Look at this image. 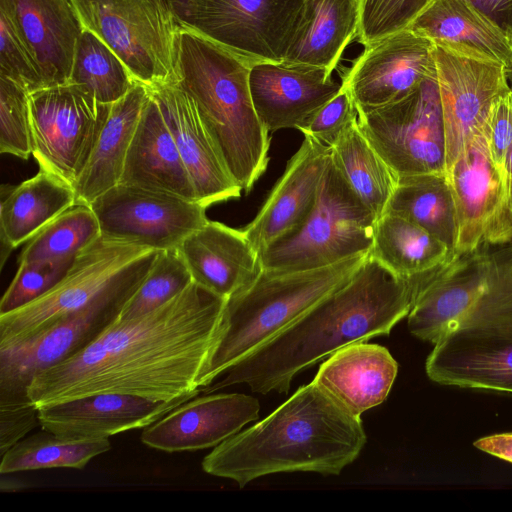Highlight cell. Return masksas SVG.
I'll use <instances>...</instances> for the list:
<instances>
[{"label": "cell", "mask_w": 512, "mask_h": 512, "mask_svg": "<svg viewBox=\"0 0 512 512\" xmlns=\"http://www.w3.org/2000/svg\"><path fill=\"white\" fill-rule=\"evenodd\" d=\"M226 301L193 281L147 314L116 319L77 354L39 373L28 395L39 409L103 393L155 401L199 394Z\"/></svg>", "instance_id": "obj_1"}, {"label": "cell", "mask_w": 512, "mask_h": 512, "mask_svg": "<svg viewBox=\"0 0 512 512\" xmlns=\"http://www.w3.org/2000/svg\"><path fill=\"white\" fill-rule=\"evenodd\" d=\"M414 278H399L370 254L354 276L201 392L246 384L287 394L297 373L349 344L388 335L411 309Z\"/></svg>", "instance_id": "obj_2"}, {"label": "cell", "mask_w": 512, "mask_h": 512, "mask_svg": "<svg viewBox=\"0 0 512 512\" xmlns=\"http://www.w3.org/2000/svg\"><path fill=\"white\" fill-rule=\"evenodd\" d=\"M366 440L360 417L312 381L266 418L214 447L201 466L240 488L281 472L339 475Z\"/></svg>", "instance_id": "obj_3"}, {"label": "cell", "mask_w": 512, "mask_h": 512, "mask_svg": "<svg viewBox=\"0 0 512 512\" xmlns=\"http://www.w3.org/2000/svg\"><path fill=\"white\" fill-rule=\"evenodd\" d=\"M247 62L201 33L182 26L178 84L193 99L227 170L248 193L269 162L270 136L250 93Z\"/></svg>", "instance_id": "obj_4"}, {"label": "cell", "mask_w": 512, "mask_h": 512, "mask_svg": "<svg viewBox=\"0 0 512 512\" xmlns=\"http://www.w3.org/2000/svg\"><path fill=\"white\" fill-rule=\"evenodd\" d=\"M482 249V289L434 344L426 373L441 385L512 393V242Z\"/></svg>", "instance_id": "obj_5"}, {"label": "cell", "mask_w": 512, "mask_h": 512, "mask_svg": "<svg viewBox=\"0 0 512 512\" xmlns=\"http://www.w3.org/2000/svg\"><path fill=\"white\" fill-rule=\"evenodd\" d=\"M368 256L362 253L314 269L262 268L247 287L226 301L222 334L201 391L347 283Z\"/></svg>", "instance_id": "obj_6"}, {"label": "cell", "mask_w": 512, "mask_h": 512, "mask_svg": "<svg viewBox=\"0 0 512 512\" xmlns=\"http://www.w3.org/2000/svg\"><path fill=\"white\" fill-rule=\"evenodd\" d=\"M376 222L330 158L312 211L295 231L259 253L261 267L314 269L369 253Z\"/></svg>", "instance_id": "obj_7"}, {"label": "cell", "mask_w": 512, "mask_h": 512, "mask_svg": "<svg viewBox=\"0 0 512 512\" xmlns=\"http://www.w3.org/2000/svg\"><path fill=\"white\" fill-rule=\"evenodd\" d=\"M159 251L150 249L131 261L122 274L89 305L34 335L0 347V394H28L44 370L74 356L114 322L141 284Z\"/></svg>", "instance_id": "obj_8"}, {"label": "cell", "mask_w": 512, "mask_h": 512, "mask_svg": "<svg viewBox=\"0 0 512 512\" xmlns=\"http://www.w3.org/2000/svg\"><path fill=\"white\" fill-rule=\"evenodd\" d=\"M83 28L111 48L136 82H178L181 23L162 0H72Z\"/></svg>", "instance_id": "obj_9"}, {"label": "cell", "mask_w": 512, "mask_h": 512, "mask_svg": "<svg viewBox=\"0 0 512 512\" xmlns=\"http://www.w3.org/2000/svg\"><path fill=\"white\" fill-rule=\"evenodd\" d=\"M357 125L398 176L445 174V131L436 71L395 102L357 110Z\"/></svg>", "instance_id": "obj_10"}, {"label": "cell", "mask_w": 512, "mask_h": 512, "mask_svg": "<svg viewBox=\"0 0 512 512\" xmlns=\"http://www.w3.org/2000/svg\"><path fill=\"white\" fill-rule=\"evenodd\" d=\"M111 104L66 83L29 94L32 157L72 187L85 169Z\"/></svg>", "instance_id": "obj_11"}, {"label": "cell", "mask_w": 512, "mask_h": 512, "mask_svg": "<svg viewBox=\"0 0 512 512\" xmlns=\"http://www.w3.org/2000/svg\"><path fill=\"white\" fill-rule=\"evenodd\" d=\"M445 131V174L489 118L495 101L510 91L507 67L476 50L433 42Z\"/></svg>", "instance_id": "obj_12"}, {"label": "cell", "mask_w": 512, "mask_h": 512, "mask_svg": "<svg viewBox=\"0 0 512 512\" xmlns=\"http://www.w3.org/2000/svg\"><path fill=\"white\" fill-rule=\"evenodd\" d=\"M305 0H194L182 26L249 65L283 62Z\"/></svg>", "instance_id": "obj_13"}, {"label": "cell", "mask_w": 512, "mask_h": 512, "mask_svg": "<svg viewBox=\"0 0 512 512\" xmlns=\"http://www.w3.org/2000/svg\"><path fill=\"white\" fill-rule=\"evenodd\" d=\"M89 206L102 239L156 251L177 248L208 221L207 208L196 201L120 183Z\"/></svg>", "instance_id": "obj_14"}, {"label": "cell", "mask_w": 512, "mask_h": 512, "mask_svg": "<svg viewBox=\"0 0 512 512\" xmlns=\"http://www.w3.org/2000/svg\"><path fill=\"white\" fill-rule=\"evenodd\" d=\"M149 248L101 237L79 253L66 276L36 300L0 314V347L26 339L89 305Z\"/></svg>", "instance_id": "obj_15"}, {"label": "cell", "mask_w": 512, "mask_h": 512, "mask_svg": "<svg viewBox=\"0 0 512 512\" xmlns=\"http://www.w3.org/2000/svg\"><path fill=\"white\" fill-rule=\"evenodd\" d=\"M436 71L433 42L405 29L364 46L343 76L357 110L395 102Z\"/></svg>", "instance_id": "obj_16"}, {"label": "cell", "mask_w": 512, "mask_h": 512, "mask_svg": "<svg viewBox=\"0 0 512 512\" xmlns=\"http://www.w3.org/2000/svg\"><path fill=\"white\" fill-rule=\"evenodd\" d=\"M257 398L241 393H212L177 406L145 427L140 439L165 452L214 448L259 418Z\"/></svg>", "instance_id": "obj_17"}, {"label": "cell", "mask_w": 512, "mask_h": 512, "mask_svg": "<svg viewBox=\"0 0 512 512\" xmlns=\"http://www.w3.org/2000/svg\"><path fill=\"white\" fill-rule=\"evenodd\" d=\"M249 86L255 111L269 133L285 128L301 132L342 82L324 68L259 62L250 66Z\"/></svg>", "instance_id": "obj_18"}, {"label": "cell", "mask_w": 512, "mask_h": 512, "mask_svg": "<svg viewBox=\"0 0 512 512\" xmlns=\"http://www.w3.org/2000/svg\"><path fill=\"white\" fill-rule=\"evenodd\" d=\"M409 331L435 344L467 313L484 280L482 245L463 254L450 252L438 266L413 276Z\"/></svg>", "instance_id": "obj_19"}, {"label": "cell", "mask_w": 512, "mask_h": 512, "mask_svg": "<svg viewBox=\"0 0 512 512\" xmlns=\"http://www.w3.org/2000/svg\"><path fill=\"white\" fill-rule=\"evenodd\" d=\"M331 158V147L304 135L254 219L243 229L260 253L295 231L312 211Z\"/></svg>", "instance_id": "obj_20"}, {"label": "cell", "mask_w": 512, "mask_h": 512, "mask_svg": "<svg viewBox=\"0 0 512 512\" xmlns=\"http://www.w3.org/2000/svg\"><path fill=\"white\" fill-rule=\"evenodd\" d=\"M192 180L197 202L209 206L239 198L242 189L221 159L193 99L178 83L148 88Z\"/></svg>", "instance_id": "obj_21"}, {"label": "cell", "mask_w": 512, "mask_h": 512, "mask_svg": "<svg viewBox=\"0 0 512 512\" xmlns=\"http://www.w3.org/2000/svg\"><path fill=\"white\" fill-rule=\"evenodd\" d=\"M155 401L118 393L95 394L39 408L42 429L66 438H108L145 428L197 396Z\"/></svg>", "instance_id": "obj_22"}, {"label": "cell", "mask_w": 512, "mask_h": 512, "mask_svg": "<svg viewBox=\"0 0 512 512\" xmlns=\"http://www.w3.org/2000/svg\"><path fill=\"white\" fill-rule=\"evenodd\" d=\"M489 133L488 118L445 174L455 206L456 240L451 252L456 254L472 252L484 243L498 206L501 178L491 158Z\"/></svg>", "instance_id": "obj_23"}, {"label": "cell", "mask_w": 512, "mask_h": 512, "mask_svg": "<svg viewBox=\"0 0 512 512\" xmlns=\"http://www.w3.org/2000/svg\"><path fill=\"white\" fill-rule=\"evenodd\" d=\"M195 283L228 299L261 271L258 251L243 230L208 220L177 247Z\"/></svg>", "instance_id": "obj_24"}, {"label": "cell", "mask_w": 512, "mask_h": 512, "mask_svg": "<svg viewBox=\"0 0 512 512\" xmlns=\"http://www.w3.org/2000/svg\"><path fill=\"white\" fill-rule=\"evenodd\" d=\"M397 372L398 364L388 349L360 341L331 354L313 381L360 417L385 401Z\"/></svg>", "instance_id": "obj_25"}, {"label": "cell", "mask_w": 512, "mask_h": 512, "mask_svg": "<svg viewBox=\"0 0 512 512\" xmlns=\"http://www.w3.org/2000/svg\"><path fill=\"white\" fill-rule=\"evenodd\" d=\"M119 183L197 202L192 180L150 92L133 135Z\"/></svg>", "instance_id": "obj_26"}, {"label": "cell", "mask_w": 512, "mask_h": 512, "mask_svg": "<svg viewBox=\"0 0 512 512\" xmlns=\"http://www.w3.org/2000/svg\"><path fill=\"white\" fill-rule=\"evenodd\" d=\"M46 87L69 82L83 30L72 0H9Z\"/></svg>", "instance_id": "obj_27"}, {"label": "cell", "mask_w": 512, "mask_h": 512, "mask_svg": "<svg viewBox=\"0 0 512 512\" xmlns=\"http://www.w3.org/2000/svg\"><path fill=\"white\" fill-rule=\"evenodd\" d=\"M0 267L11 251L75 204V191L59 177L40 170L17 186L2 185L0 193Z\"/></svg>", "instance_id": "obj_28"}, {"label": "cell", "mask_w": 512, "mask_h": 512, "mask_svg": "<svg viewBox=\"0 0 512 512\" xmlns=\"http://www.w3.org/2000/svg\"><path fill=\"white\" fill-rule=\"evenodd\" d=\"M149 97V89L136 83L111 104L106 122L89 161L73 186L75 203L90 205L120 182L126 156Z\"/></svg>", "instance_id": "obj_29"}, {"label": "cell", "mask_w": 512, "mask_h": 512, "mask_svg": "<svg viewBox=\"0 0 512 512\" xmlns=\"http://www.w3.org/2000/svg\"><path fill=\"white\" fill-rule=\"evenodd\" d=\"M358 24V0H305L283 62L333 73Z\"/></svg>", "instance_id": "obj_30"}, {"label": "cell", "mask_w": 512, "mask_h": 512, "mask_svg": "<svg viewBox=\"0 0 512 512\" xmlns=\"http://www.w3.org/2000/svg\"><path fill=\"white\" fill-rule=\"evenodd\" d=\"M407 29L512 66V39L469 0H434Z\"/></svg>", "instance_id": "obj_31"}, {"label": "cell", "mask_w": 512, "mask_h": 512, "mask_svg": "<svg viewBox=\"0 0 512 512\" xmlns=\"http://www.w3.org/2000/svg\"><path fill=\"white\" fill-rule=\"evenodd\" d=\"M450 248L421 226L393 213L376 222L370 256L399 278H411L446 260Z\"/></svg>", "instance_id": "obj_32"}, {"label": "cell", "mask_w": 512, "mask_h": 512, "mask_svg": "<svg viewBox=\"0 0 512 512\" xmlns=\"http://www.w3.org/2000/svg\"><path fill=\"white\" fill-rule=\"evenodd\" d=\"M331 160L352 191L378 220L387 210L398 175L361 133L357 120L331 147Z\"/></svg>", "instance_id": "obj_33"}, {"label": "cell", "mask_w": 512, "mask_h": 512, "mask_svg": "<svg viewBox=\"0 0 512 512\" xmlns=\"http://www.w3.org/2000/svg\"><path fill=\"white\" fill-rule=\"evenodd\" d=\"M386 212L421 226L453 250L456 240L455 206L445 174L399 175Z\"/></svg>", "instance_id": "obj_34"}, {"label": "cell", "mask_w": 512, "mask_h": 512, "mask_svg": "<svg viewBox=\"0 0 512 512\" xmlns=\"http://www.w3.org/2000/svg\"><path fill=\"white\" fill-rule=\"evenodd\" d=\"M110 449L108 438H66L42 429L24 437L1 456L0 473L49 468L83 469L93 458Z\"/></svg>", "instance_id": "obj_35"}, {"label": "cell", "mask_w": 512, "mask_h": 512, "mask_svg": "<svg viewBox=\"0 0 512 512\" xmlns=\"http://www.w3.org/2000/svg\"><path fill=\"white\" fill-rule=\"evenodd\" d=\"M68 83L85 88L97 101L110 105L124 97L138 82L111 48L83 28Z\"/></svg>", "instance_id": "obj_36"}, {"label": "cell", "mask_w": 512, "mask_h": 512, "mask_svg": "<svg viewBox=\"0 0 512 512\" xmlns=\"http://www.w3.org/2000/svg\"><path fill=\"white\" fill-rule=\"evenodd\" d=\"M100 237L99 222L92 208L75 203L29 240L19 263L73 259Z\"/></svg>", "instance_id": "obj_37"}, {"label": "cell", "mask_w": 512, "mask_h": 512, "mask_svg": "<svg viewBox=\"0 0 512 512\" xmlns=\"http://www.w3.org/2000/svg\"><path fill=\"white\" fill-rule=\"evenodd\" d=\"M193 282L178 248L159 251L145 278L122 307L118 320L147 314L180 294Z\"/></svg>", "instance_id": "obj_38"}, {"label": "cell", "mask_w": 512, "mask_h": 512, "mask_svg": "<svg viewBox=\"0 0 512 512\" xmlns=\"http://www.w3.org/2000/svg\"><path fill=\"white\" fill-rule=\"evenodd\" d=\"M0 76L29 94L45 88L40 69L16 22L9 0H0Z\"/></svg>", "instance_id": "obj_39"}, {"label": "cell", "mask_w": 512, "mask_h": 512, "mask_svg": "<svg viewBox=\"0 0 512 512\" xmlns=\"http://www.w3.org/2000/svg\"><path fill=\"white\" fill-rule=\"evenodd\" d=\"M433 1L358 0V42L367 46L409 28Z\"/></svg>", "instance_id": "obj_40"}, {"label": "cell", "mask_w": 512, "mask_h": 512, "mask_svg": "<svg viewBox=\"0 0 512 512\" xmlns=\"http://www.w3.org/2000/svg\"><path fill=\"white\" fill-rule=\"evenodd\" d=\"M0 152L22 160L32 156L29 93L0 76Z\"/></svg>", "instance_id": "obj_41"}, {"label": "cell", "mask_w": 512, "mask_h": 512, "mask_svg": "<svg viewBox=\"0 0 512 512\" xmlns=\"http://www.w3.org/2000/svg\"><path fill=\"white\" fill-rule=\"evenodd\" d=\"M75 258L19 263L0 301V314L18 309L44 295L66 276Z\"/></svg>", "instance_id": "obj_42"}, {"label": "cell", "mask_w": 512, "mask_h": 512, "mask_svg": "<svg viewBox=\"0 0 512 512\" xmlns=\"http://www.w3.org/2000/svg\"><path fill=\"white\" fill-rule=\"evenodd\" d=\"M357 120L356 104L346 86L314 115L301 132L332 147L345 129Z\"/></svg>", "instance_id": "obj_43"}, {"label": "cell", "mask_w": 512, "mask_h": 512, "mask_svg": "<svg viewBox=\"0 0 512 512\" xmlns=\"http://www.w3.org/2000/svg\"><path fill=\"white\" fill-rule=\"evenodd\" d=\"M40 426L39 409L28 394H0V455Z\"/></svg>", "instance_id": "obj_44"}, {"label": "cell", "mask_w": 512, "mask_h": 512, "mask_svg": "<svg viewBox=\"0 0 512 512\" xmlns=\"http://www.w3.org/2000/svg\"><path fill=\"white\" fill-rule=\"evenodd\" d=\"M489 148L492 161L501 181L507 153L512 144V94L500 96L493 104L489 116Z\"/></svg>", "instance_id": "obj_45"}, {"label": "cell", "mask_w": 512, "mask_h": 512, "mask_svg": "<svg viewBox=\"0 0 512 512\" xmlns=\"http://www.w3.org/2000/svg\"><path fill=\"white\" fill-rule=\"evenodd\" d=\"M512 242V144L507 153L498 206L485 234L484 243Z\"/></svg>", "instance_id": "obj_46"}, {"label": "cell", "mask_w": 512, "mask_h": 512, "mask_svg": "<svg viewBox=\"0 0 512 512\" xmlns=\"http://www.w3.org/2000/svg\"><path fill=\"white\" fill-rule=\"evenodd\" d=\"M512 39V0H469Z\"/></svg>", "instance_id": "obj_47"}, {"label": "cell", "mask_w": 512, "mask_h": 512, "mask_svg": "<svg viewBox=\"0 0 512 512\" xmlns=\"http://www.w3.org/2000/svg\"><path fill=\"white\" fill-rule=\"evenodd\" d=\"M474 446L512 463V433H500L480 438L474 442Z\"/></svg>", "instance_id": "obj_48"}, {"label": "cell", "mask_w": 512, "mask_h": 512, "mask_svg": "<svg viewBox=\"0 0 512 512\" xmlns=\"http://www.w3.org/2000/svg\"><path fill=\"white\" fill-rule=\"evenodd\" d=\"M168 8L174 13L179 22L187 17L194 0H162Z\"/></svg>", "instance_id": "obj_49"}, {"label": "cell", "mask_w": 512, "mask_h": 512, "mask_svg": "<svg viewBox=\"0 0 512 512\" xmlns=\"http://www.w3.org/2000/svg\"><path fill=\"white\" fill-rule=\"evenodd\" d=\"M507 79H508L510 91H511V94H512V66L507 68Z\"/></svg>", "instance_id": "obj_50"}]
</instances>
